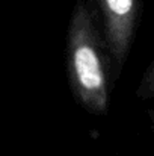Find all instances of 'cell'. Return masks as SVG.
Listing matches in <instances>:
<instances>
[{
  "label": "cell",
  "instance_id": "3957f363",
  "mask_svg": "<svg viewBox=\"0 0 154 156\" xmlns=\"http://www.w3.org/2000/svg\"><path fill=\"white\" fill-rule=\"evenodd\" d=\"M138 94L141 97H147V96H153L154 94V64L153 67L145 73V76H144V79L139 85Z\"/></svg>",
  "mask_w": 154,
  "mask_h": 156
},
{
  "label": "cell",
  "instance_id": "7a4b0ae2",
  "mask_svg": "<svg viewBox=\"0 0 154 156\" xmlns=\"http://www.w3.org/2000/svg\"><path fill=\"white\" fill-rule=\"evenodd\" d=\"M103 21L104 44L116 73L133 43L138 21V0H95Z\"/></svg>",
  "mask_w": 154,
  "mask_h": 156
},
{
  "label": "cell",
  "instance_id": "6da1fadb",
  "mask_svg": "<svg viewBox=\"0 0 154 156\" xmlns=\"http://www.w3.org/2000/svg\"><path fill=\"white\" fill-rule=\"evenodd\" d=\"M89 0H77L67 32V76L70 90L85 111L103 115L110 100V61Z\"/></svg>",
  "mask_w": 154,
  "mask_h": 156
}]
</instances>
